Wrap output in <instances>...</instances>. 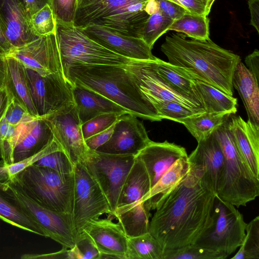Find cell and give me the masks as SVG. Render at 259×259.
Returning a JSON list of instances; mask_svg holds the SVG:
<instances>
[{
  "instance_id": "obj_1",
  "label": "cell",
  "mask_w": 259,
  "mask_h": 259,
  "mask_svg": "<svg viewBox=\"0 0 259 259\" xmlns=\"http://www.w3.org/2000/svg\"><path fill=\"white\" fill-rule=\"evenodd\" d=\"M188 160V171L150 221L149 233L163 251L195 243L211 223L216 190L204 167Z\"/></svg>"
},
{
  "instance_id": "obj_2",
  "label": "cell",
  "mask_w": 259,
  "mask_h": 259,
  "mask_svg": "<svg viewBox=\"0 0 259 259\" xmlns=\"http://www.w3.org/2000/svg\"><path fill=\"white\" fill-rule=\"evenodd\" d=\"M160 49L169 63L182 68L192 78L233 96L232 80L241 61L239 56L220 47L210 38L188 39L178 33L166 36Z\"/></svg>"
},
{
  "instance_id": "obj_3",
  "label": "cell",
  "mask_w": 259,
  "mask_h": 259,
  "mask_svg": "<svg viewBox=\"0 0 259 259\" xmlns=\"http://www.w3.org/2000/svg\"><path fill=\"white\" fill-rule=\"evenodd\" d=\"M63 73L71 84H78L102 95L128 114L152 121L162 120L124 65H73L63 70Z\"/></svg>"
},
{
  "instance_id": "obj_4",
  "label": "cell",
  "mask_w": 259,
  "mask_h": 259,
  "mask_svg": "<svg viewBox=\"0 0 259 259\" xmlns=\"http://www.w3.org/2000/svg\"><path fill=\"white\" fill-rule=\"evenodd\" d=\"M149 0H81L73 25L83 28L97 25L128 36L142 38L149 17L145 11Z\"/></svg>"
},
{
  "instance_id": "obj_5",
  "label": "cell",
  "mask_w": 259,
  "mask_h": 259,
  "mask_svg": "<svg viewBox=\"0 0 259 259\" xmlns=\"http://www.w3.org/2000/svg\"><path fill=\"white\" fill-rule=\"evenodd\" d=\"M229 119L213 134L224 155L216 194L237 207L245 206L259 195V180L239 152L229 129Z\"/></svg>"
},
{
  "instance_id": "obj_6",
  "label": "cell",
  "mask_w": 259,
  "mask_h": 259,
  "mask_svg": "<svg viewBox=\"0 0 259 259\" xmlns=\"http://www.w3.org/2000/svg\"><path fill=\"white\" fill-rule=\"evenodd\" d=\"M9 180L41 206L53 211L72 215L73 172L60 173L33 164Z\"/></svg>"
},
{
  "instance_id": "obj_7",
  "label": "cell",
  "mask_w": 259,
  "mask_h": 259,
  "mask_svg": "<svg viewBox=\"0 0 259 259\" xmlns=\"http://www.w3.org/2000/svg\"><path fill=\"white\" fill-rule=\"evenodd\" d=\"M55 34L62 70L73 65H122L131 60L92 40L73 23L56 21Z\"/></svg>"
},
{
  "instance_id": "obj_8",
  "label": "cell",
  "mask_w": 259,
  "mask_h": 259,
  "mask_svg": "<svg viewBox=\"0 0 259 259\" xmlns=\"http://www.w3.org/2000/svg\"><path fill=\"white\" fill-rule=\"evenodd\" d=\"M0 192L14 206L31 218L49 237L62 247H74L76 233L72 215L51 211L43 207L27 196L11 180L0 183Z\"/></svg>"
},
{
  "instance_id": "obj_9",
  "label": "cell",
  "mask_w": 259,
  "mask_h": 259,
  "mask_svg": "<svg viewBox=\"0 0 259 259\" xmlns=\"http://www.w3.org/2000/svg\"><path fill=\"white\" fill-rule=\"evenodd\" d=\"M211 219L209 226L194 244L227 257L241 245L245 235L246 223L236 206L217 194Z\"/></svg>"
},
{
  "instance_id": "obj_10",
  "label": "cell",
  "mask_w": 259,
  "mask_h": 259,
  "mask_svg": "<svg viewBox=\"0 0 259 259\" xmlns=\"http://www.w3.org/2000/svg\"><path fill=\"white\" fill-rule=\"evenodd\" d=\"M72 220L76 236L91 221L111 214L108 201L95 179L82 163L74 165Z\"/></svg>"
},
{
  "instance_id": "obj_11",
  "label": "cell",
  "mask_w": 259,
  "mask_h": 259,
  "mask_svg": "<svg viewBox=\"0 0 259 259\" xmlns=\"http://www.w3.org/2000/svg\"><path fill=\"white\" fill-rule=\"evenodd\" d=\"M135 159L132 155H117L89 150L82 163L106 196L113 212L117 208L120 191Z\"/></svg>"
},
{
  "instance_id": "obj_12",
  "label": "cell",
  "mask_w": 259,
  "mask_h": 259,
  "mask_svg": "<svg viewBox=\"0 0 259 259\" xmlns=\"http://www.w3.org/2000/svg\"><path fill=\"white\" fill-rule=\"evenodd\" d=\"M30 96L38 117L42 118L73 104L72 85L63 72L41 75L25 67Z\"/></svg>"
},
{
  "instance_id": "obj_13",
  "label": "cell",
  "mask_w": 259,
  "mask_h": 259,
  "mask_svg": "<svg viewBox=\"0 0 259 259\" xmlns=\"http://www.w3.org/2000/svg\"><path fill=\"white\" fill-rule=\"evenodd\" d=\"M42 118L50 127L54 140L73 163H83L90 149L83 137L74 103Z\"/></svg>"
},
{
  "instance_id": "obj_14",
  "label": "cell",
  "mask_w": 259,
  "mask_h": 259,
  "mask_svg": "<svg viewBox=\"0 0 259 259\" xmlns=\"http://www.w3.org/2000/svg\"><path fill=\"white\" fill-rule=\"evenodd\" d=\"M151 60H131L125 65L141 93L152 104L155 102L172 101L197 111L205 110L193 101L177 94L160 78L153 68Z\"/></svg>"
},
{
  "instance_id": "obj_15",
  "label": "cell",
  "mask_w": 259,
  "mask_h": 259,
  "mask_svg": "<svg viewBox=\"0 0 259 259\" xmlns=\"http://www.w3.org/2000/svg\"><path fill=\"white\" fill-rule=\"evenodd\" d=\"M15 58L26 68L41 75L63 72L55 33L35 39L18 48H13L6 56Z\"/></svg>"
},
{
  "instance_id": "obj_16",
  "label": "cell",
  "mask_w": 259,
  "mask_h": 259,
  "mask_svg": "<svg viewBox=\"0 0 259 259\" xmlns=\"http://www.w3.org/2000/svg\"><path fill=\"white\" fill-rule=\"evenodd\" d=\"M152 141L142 122L137 117L125 114L115 123L112 134L96 151L111 154L136 156Z\"/></svg>"
},
{
  "instance_id": "obj_17",
  "label": "cell",
  "mask_w": 259,
  "mask_h": 259,
  "mask_svg": "<svg viewBox=\"0 0 259 259\" xmlns=\"http://www.w3.org/2000/svg\"><path fill=\"white\" fill-rule=\"evenodd\" d=\"M82 30L92 40L130 59L154 60L157 58L142 38L123 35L94 24L88 25Z\"/></svg>"
},
{
  "instance_id": "obj_18",
  "label": "cell",
  "mask_w": 259,
  "mask_h": 259,
  "mask_svg": "<svg viewBox=\"0 0 259 259\" xmlns=\"http://www.w3.org/2000/svg\"><path fill=\"white\" fill-rule=\"evenodd\" d=\"M188 156L185 148L180 145L167 141L163 142L152 141L136 157L144 164L152 188L177 160Z\"/></svg>"
},
{
  "instance_id": "obj_19",
  "label": "cell",
  "mask_w": 259,
  "mask_h": 259,
  "mask_svg": "<svg viewBox=\"0 0 259 259\" xmlns=\"http://www.w3.org/2000/svg\"><path fill=\"white\" fill-rule=\"evenodd\" d=\"M82 231L90 236L101 253L125 259L128 237L118 223L98 219L90 222Z\"/></svg>"
},
{
  "instance_id": "obj_20",
  "label": "cell",
  "mask_w": 259,
  "mask_h": 259,
  "mask_svg": "<svg viewBox=\"0 0 259 259\" xmlns=\"http://www.w3.org/2000/svg\"><path fill=\"white\" fill-rule=\"evenodd\" d=\"M229 129L239 152L259 180V127L234 115L229 117Z\"/></svg>"
},
{
  "instance_id": "obj_21",
  "label": "cell",
  "mask_w": 259,
  "mask_h": 259,
  "mask_svg": "<svg viewBox=\"0 0 259 259\" xmlns=\"http://www.w3.org/2000/svg\"><path fill=\"white\" fill-rule=\"evenodd\" d=\"M0 17L6 27V37L13 48L38 38L29 28L20 0H0Z\"/></svg>"
},
{
  "instance_id": "obj_22",
  "label": "cell",
  "mask_w": 259,
  "mask_h": 259,
  "mask_svg": "<svg viewBox=\"0 0 259 259\" xmlns=\"http://www.w3.org/2000/svg\"><path fill=\"white\" fill-rule=\"evenodd\" d=\"M54 140L52 132L42 118L31 117L25 126L13 152V163L38 153Z\"/></svg>"
},
{
  "instance_id": "obj_23",
  "label": "cell",
  "mask_w": 259,
  "mask_h": 259,
  "mask_svg": "<svg viewBox=\"0 0 259 259\" xmlns=\"http://www.w3.org/2000/svg\"><path fill=\"white\" fill-rule=\"evenodd\" d=\"M74 103L81 124L107 113L128 114L121 106L102 95L78 84H73Z\"/></svg>"
},
{
  "instance_id": "obj_24",
  "label": "cell",
  "mask_w": 259,
  "mask_h": 259,
  "mask_svg": "<svg viewBox=\"0 0 259 259\" xmlns=\"http://www.w3.org/2000/svg\"><path fill=\"white\" fill-rule=\"evenodd\" d=\"M232 83L245 106L248 121L259 127V87L253 75L241 62L234 70Z\"/></svg>"
},
{
  "instance_id": "obj_25",
  "label": "cell",
  "mask_w": 259,
  "mask_h": 259,
  "mask_svg": "<svg viewBox=\"0 0 259 259\" xmlns=\"http://www.w3.org/2000/svg\"><path fill=\"white\" fill-rule=\"evenodd\" d=\"M6 75L5 86L12 98L32 117L38 118L30 96L25 67L18 60L5 56Z\"/></svg>"
},
{
  "instance_id": "obj_26",
  "label": "cell",
  "mask_w": 259,
  "mask_h": 259,
  "mask_svg": "<svg viewBox=\"0 0 259 259\" xmlns=\"http://www.w3.org/2000/svg\"><path fill=\"white\" fill-rule=\"evenodd\" d=\"M150 62L158 76L171 90L203 108L196 91L193 79L183 69L158 58L151 60Z\"/></svg>"
},
{
  "instance_id": "obj_27",
  "label": "cell",
  "mask_w": 259,
  "mask_h": 259,
  "mask_svg": "<svg viewBox=\"0 0 259 259\" xmlns=\"http://www.w3.org/2000/svg\"><path fill=\"white\" fill-rule=\"evenodd\" d=\"M151 209L146 201H139L118 207L112 215L118 220L128 238L149 233Z\"/></svg>"
},
{
  "instance_id": "obj_28",
  "label": "cell",
  "mask_w": 259,
  "mask_h": 259,
  "mask_svg": "<svg viewBox=\"0 0 259 259\" xmlns=\"http://www.w3.org/2000/svg\"><path fill=\"white\" fill-rule=\"evenodd\" d=\"M197 143V147L188 158L204 167L217 191L224 164L221 147L213 133L207 138Z\"/></svg>"
},
{
  "instance_id": "obj_29",
  "label": "cell",
  "mask_w": 259,
  "mask_h": 259,
  "mask_svg": "<svg viewBox=\"0 0 259 259\" xmlns=\"http://www.w3.org/2000/svg\"><path fill=\"white\" fill-rule=\"evenodd\" d=\"M189 165L188 156L177 160L139 201H146L151 210L155 209L186 174Z\"/></svg>"
},
{
  "instance_id": "obj_30",
  "label": "cell",
  "mask_w": 259,
  "mask_h": 259,
  "mask_svg": "<svg viewBox=\"0 0 259 259\" xmlns=\"http://www.w3.org/2000/svg\"><path fill=\"white\" fill-rule=\"evenodd\" d=\"M151 189L150 179L143 163L136 157L122 186L117 207L140 200Z\"/></svg>"
},
{
  "instance_id": "obj_31",
  "label": "cell",
  "mask_w": 259,
  "mask_h": 259,
  "mask_svg": "<svg viewBox=\"0 0 259 259\" xmlns=\"http://www.w3.org/2000/svg\"><path fill=\"white\" fill-rule=\"evenodd\" d=\"M193 81L202 106L206 112H227L232 114L236 113V98L202 81L193 79Z\"/></svg>"
},
{
  "instance_id": "obj_32",
  "label": "cell",
  "mask_w": 259,
  "mask_h": 259,
  "mask_svg": "<svg viewBox=\"0 0 259 259\" xmlns=\"http://www.w3.org/2000/svg\"><path fill=\"white\" fill-rule=\"evenodd\" d=\"M232 114L227 112H204L181 121L197 142L210 136L225 122Z\"/></svg>"
},
{
  "instance_id": "obj_33",
  "label": "cell",
  "mask_w": 259,
  "mask_h": 259,
  "mask_svg": "<svg viewBox=\"0 0 259 259\" xmlns=\"http://www.w3.org/2000/svg\"><path fill=\"white\" fill-rule=\"evenodd\" d=\"M163 250L158 241L149 233L129 237L125 259H163Z\"/></svg>"
},
{
  "instance_id": "obj_34",
  "label": "cell",
  "mask_w": 259,
  "mask_h": 259,
  "mask_svg": "<svg viewBox=\"0 0 259 259\" xmlns=\"http://www.w3.org/2000/svg\"><path fill=\"white\" fill-rule=\"evenodd\" d=\"M209 22L207 16L186 13L175 20L168 30L184 33L192 39L206 40L209 38Z\"/></svg>"
},
{
  "instance_id": "obj_35",
  "label": "cell",
  "mask_w": 259,
  "mask_h": 259,
  "mask_svg": "<svg viewBox=\"0 0 259 259\" xmlns=\"http://www.w3.org/2000/svg\"><path fill=\"white\" fill-rule=\"evenodd\" d=\"M0 219L15 227L47 237L44 231L0 192Z\"/></svg>"
},
{
  "instance_id": "obj_36",
  "label": "cell",
  "mask_w": 259,
  "mask_h": 259,
  "mask_svg": "<svg viewBox=\"0 0 259 259\" xmlns=\"http://www.w3.org/2000/svg\"><path fill=\"white\" fill-rule=\"evenodd\" d=\"M17 125H12L3 119L0 122V158L5 165L13 163V152L15 145L25 126L26 122Z\"/></svg>"
},
{
  "instance_id": "obj_37",
  "label": "cell",
  "mask_w": 259,
  "mask_h": 259,
  "mask_svg": "<svg viewBox=\"0 0 259 259\" xmlns=\"http://www.w3.org/2000/svg\"><path fill=\"white\" fill-rule=\"evenodd\" d=\"M240 248L232 259H259V216L245 227V235Z\"/></svg>"
},
{
  "instance_id": "obj_38",
  "label": "cell",
  "mask_w": 259,
  "mask_h": 259,
  "mask_svg": "<svg viewBox=\"0 0 259 259\" xmlns=\"http://www.w3.org/2000/svg\"><path fill=\"white\" fill-rule=\"evenodd\" d=\"M174 21L159 11L149 15L143 28L142 38L152 49L155 41L168 30Z\"/></svg>"
},
{
  "instance_id": "obj_39",
  "label": "cell",
  "mask_w": 259,
  "mask_h": 259,
  "mask_svg": "<svg viewBox=\"0 0 259 259\" xmlns=\"http://www.w3.org/2000/svg\"><path fill=\"white\" fill-rule=\"evenodd\" d=\"M159 117L180 123L181 121L205 112V111H197L186 107L178 102L172 101H160L152 103Z\"/></svg>"
},
{
  "instance_id": "obj_40",
  "label": "cell",
  "mask_w": 259,
  "mask_h": 259,
  "mask_svg": "<svg viewBox=\"0 0 259 259\" xmlns=\"http://www.w3.org/2000/svg\"><path fill=\"white\" fill-rule=\"evenodd\" d=\"M223 254L195 244L182 248L165 250L163 259H225Z\"/></svg>"
},
{
  "instance_id": "obj_41",
  "label": "cell",
  "mask_w": 259,
  "mask_h": 259,
  "mask_svg": "<svg viewBox=\"0 0 259 259\" xmlns=\"http://www.w3.org/2000/svg\"><path fill=\"white\" fill-rule=\"evenodd\" d=\"M28 22L31 32L37 37L55 33L56 21L49 4L32 15Z\"/></svg>"
},
{
  "instance_id": "obj_42",
  "label": "cell",
  "mask_w": 259,
  "mask_h": 259,
  "mask_svg": "<svg viewBox=\"0 0 259 259\" xmlns=\"http://www.w3.org/2000/svg\"><path fill=\"white\" fill-rule=\"evenodd\" d=\"M60 148H61V146L54 139L52 142L41 151L19 162L9 165H5L3 163L2 160H1L0 183L7 181L13 176L21 171L27 167L34 164L44 155Z\"/></svg>"
},
{
  "instance_id": "obj_43",
  "label": "cell",
  "mask_w": 259,
  "mask_h": 259,
  "mask_svg": "<svg viewBox=\"0 0 259 259\" xmlns=\"http://www.w3.org/2000/svg\"><path fill=\"white\" fill-rule=\"evenodd\" d=\"M68 259H100V252L84 231L76 235L74 247L67 250Z\"/></svg>"
},
{
  "instance_id": "obj_44",
  "label": "cell",
  "mask_w": 259,
  "mask_h": 259,
  "mask_svg": "<svg viewBox=\"0 0 259 259\" xmlns=\"http://www.w3.org/2000/svg\"><path fill=\"white\" fill-rule=\"evenodd\" d=\"M34 164L63 174H70L74 171V164L61 148L47 154Z\"/></svg>"
},
{
  "instance_id": "obj_45",
  "label": "cell",
  "mask_w": 259,
  "mask_h": 259,
  "mask_svg": "<svg viewBox=\"0 0 259 259\" xmlns=\"http://www.w3.org/2000/svg\"><path fill=\"white\" fill-rule=\"evenodd\" d=\"M123 114L117 113H104L81 124V131L84 141L110 127Z\"/></svg>"
},
{
  "instance_id": "obj_46",
  "label": "cell",
  "mask_w": 259,
  "mask_h": 259,
  "mask_svg": "<svg viewBox=\"0 0 259 259\" xmlns=\"http://www.w3.org/2000/svg\"><path fill=\"white\" fill-rule=\"evenodd\" d=\"M49 5L55 21L73 23L77 7V0H50Z\"/></svg>"
},
{
  "instance_id": "obj_47",
  "label": "cell",
  "mask_w": 259,
  "mask_h": 259,
  "mask_svg": "<svg viewBox=\"0 0 259 259\" xmlns=\"http://www.w3.org/2000/svg\"><path fill=\"white\" fill-rule=\"evenodd\" d=\"M30 117L31 116L28 114L26 110L12 98L3 119L12 125H17Z\"/></svg>"
},
{
  "instance_id": "obj_48",
  "label": "cell",
  "mask_w": 259,
  "mask_h": 259,
  "mask_svg": "<svg viewBox=\"0 0 259 259\" xmlns=\"http://www.w3.org/2000/svg\"><path fill=\"white\" fill-rule=\"evenodd\" d=\"M156 1L159 11L174 21L187 13L182 7L170 0H156Z\"/></svg>"
},
{
  "instance_id": "obj_49",
  "label": "cell",
  "mask_w": 259,
  "mask_h": 259,
  "mask_svg": "<svg viewBox=\"0 0 259 259\" xmlns=\"http://www.w3.org/2000/svg\"><path fill=\"white\" fill-rule=\"evenodd\" d=\"M115 123L105 131L86 139L85 143L88 148L91 150L96 151L99 147L107 142L112 134Z\"/></svg>"
},
{
  "instance_id": "obj_50",
  "label": "cell",
  "mask_w": 259,
  "mask_h": 259,
  "mask_svg": "<svg viewBox=\"0 0 259 259\" xmlns=\"http://www.w3.org/2000/svg\"><path fill=\"white\" fill-rule=\"evenodd\" d=\"M182 7L187 13L196 15L206 14V6L202 0H170Z\"/></svg>"
},
{
  "instance_id": "obj_51",
  "label": "cell",
  "mask_w": 259,
  "mask_h": 259,
  "mask_svg": "<svg viewBox=\"0 0 259 259\" xmlns=\"http://www.w3.org/2000/svg\"><path fill=\"white\" fill-rule=\"evenodd\" d=\"M28 19L32 15L50 4V0H20Z\"/></svg>"
},
{
  "instance_id": "obj_52",
  "label": "cell",
  "mask_w": 259,
  "mask_h": 259,
  "mask_svg": "<svg viewBox=\"0 0 259 259\" xmlns=\"http://www.w3.org/2000/svg\"><path fill=\"white\" fill-rule=\"evenodd\" d=\"M245 66L258 82L259 79V51L255 49L245 58Z\"/></svg>"
},
{
  "instance_id": "obj_53",
  "label": "cell",
  "mask_w": 259,
  "mask_h": 259,
  "mask_svg": "<svg viewBox=\"0 0 259 259\" xmlns=\"http://www.w3.org/2000/svg\"><path fill=\"white\" fill-rule=\"evenodd\" d=\"M247 4L250 13V24L259 32V0H248Z\"/></svg>"
},
{
  "instance_id": "obj_54",
  "label": "cell",
  "mask_w": 259,
  "mask_h": 259,
  "mask_svg": "<svg viewBox=\"0 0 259 259\" xmlns=\"http://www.w3.org/2000/svg\"><path fill=\"white\" fill-rule=\"evenodd\" d=\"M12 97L5 86H0V122L4 118Z\"/></svg>"
},
{
  "instance_id": "obj_55",
  "label": "cell",
  "mask_w": 259,
  "mask_h": 259,
  "mask_svg": "<svg viewBox=\"0 0 259 259\" xmlns=\"http://www.w3.org/2000/svg\"><path fill=\"white\" fill-rule=\"evenodd\" d=\"M67 250L68 248L62 247V249L57 252L49 253V254H27L23 255L21 258H67Z\"/></svg>"
},
{
  "instance_id": "obj_56",
  "label": "cell",
  "mask_w": 259,
  "mask_h": 259,
  "mask_svg": "<svg viewBox=\"0 0 259 259\" xmlns=\"http://www.w3.org/2000/svg\"><path fill=\"white\" fill-rule=\"evenodd\" d=\"M6 27L0 17V48L5 53L6 56L13 48L6 35Z\"/></svg>"
},
{
  "instance_id": "obj_57",
  "label": "cell",
  "mask_w": 259,
  "mask_h": 259,
  "mask_svg": "<svg viewBox=\"0 0 259 259\" xmlns=\"http://www.w3.org/2000/svg\"><path fill=\"white\" fill-rule=\"evenodd\" d=\"M144 10L149 15L158 12L159 9L156 0H149L146 4Z\"/></svg>"
},
{
  "instance_id": "obj_58",
  "label": "cell",
  "mask_w": 259,
  "mask_h": 259,
  "mask_svg": "<svg viewBox=\"0 0 259 259\" xmlns=\"http://www.w3.org/2000/svg\"><path fill=\"white\" fill-rule=\"evenodd\" d=\"M6 75L5 57L0 56V86H5Z\"/></svg>"
},
{
  "instance_id": "obj_59",
  "label": "cell",
  "mask_w": 259,
  "mask_h": 259,
  "mask_svg": "<svg viewBox=\"0 0 259 259\" xmlns=\"http://www.w3.org/2000/svg\"><path fill=\"white\" fill-rule=\"evenodd\" d=\"M215 0H208L206 4V14L208 16L210 11L211 8Z\"/></svg>"
},
{
  "instance_id": "obj_60",
  "label": "cell",
  "mask_w": 259,
  "mask_h": 259,
  "mask_svg": "<svg viewBox=\"0 0 259 259\" xmlns=\"http://www.w3.org/2000/svg\"><path fill=\"white\" fill-rule=\"evenodd\" d=\"M0 56L5 57L6 54L0 48Z\"/></svg>"
},
{
  "instance_id": "obj_61",
  "label": "cell",
  "mask_w": 259,
  "mask_h": 259,
  "mask_svg": "<svg viewBox=\"0 0 259 259\" xmlns=\"http://www.w3.org/2000/svg\"><path fill=\"white\" fill-rule=\"evenodd\" d=\"M203 1V2L206 5V4L207 3V1L208 0H202Z\"/></svg>"
},
{
  "instance_id": "obj_62",
  "label": "cell",
  "mask_w": 259,
  "mask_h": 259,
  "mask_svg": "<svg viewBox=\"0 0 259 259\" xmlns=\"http://www.w3.org/2000/svg\"><path fill=\"white\" fill-rule=\"evenodd\" d=\"M81 1V0H77V5Z\"/></svg>"
}]
</instances>
